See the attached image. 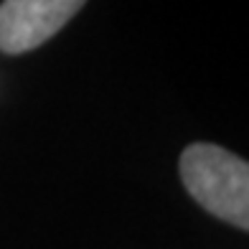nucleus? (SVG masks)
Masks as SVG:
<instances>
[{
	"instance_id": "obj_1",
	"label": "nucleus",
	"mask_w": 249,
	"mask_h": 249,
	"mask_svg": "<svg viewBox=\"0 0 249 249\" xmlns=\"http://www.w3.org/2000/svg\"><path fill=\"white\" fill-rule=\"evenodd\" d=\"M180 183L198 206L249 231V160L213 142H194L180 153Z\"/></svg>"
},
{
	"instance_id": "obj_2",
	"label": "nucleus",
	"mask_w": 249,
	"mask_h": 249,
	"mask_svg": "<svg viewBox=\"0 0 249 249\" xmlns=\"http://www.w3.org/2000/svg\"><path fill=\"white\" fill-rule=\"evenodd\" d=\"M82 8L79 0H5L0 5V51L18 56L38 49Z\"/></svg>"
}]
</instances>
